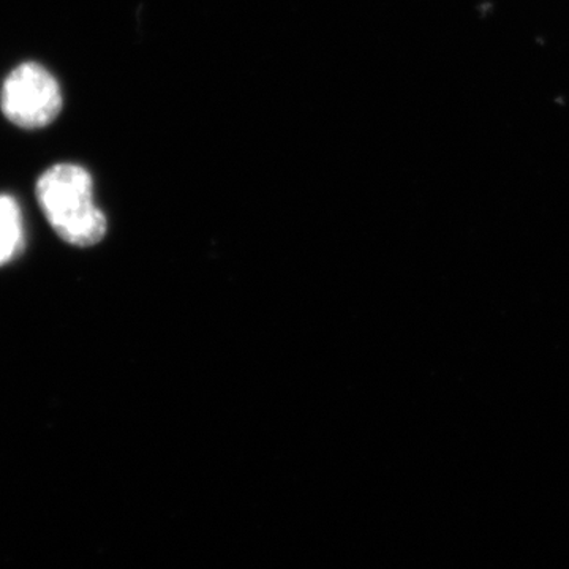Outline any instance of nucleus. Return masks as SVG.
<instances>
[{"label": "nucleus", "mask_w": 569, "mask_h": 569, "mask_svg": "<svg viewBox=\"0 0 569 569\" xmlns=\"http://www.w3.org/2000/svg\"><path fill=\"white\" fill-rule=\"evenodd\" d=\"M36 193L48 223L62 241L92 247L107 234V217L93 203L91 174L80 164L48 168L37 181Z\"/></svg>", "instance_id": "nucleus-1"}, {"label": "nucleus", "mask_w": 569, "mask_h": 569, "mask_svg": "<svg viewBox=\"0 0 569 569\" xmlns=\"http://www.w3.org/2000/svg\"><path fill=\"white\" fill-rule=\"evenodd\" d=\"M62 104L58 80L37 62H24L11 70L0 91L3 116L21 129L50 126L61 114Z\"/></svg>", "instance_id": "nucleus-2"}, {"label": "nucleus", "mask_w": 569, "mask_h": 569, "mask_svg": "<svg viewBox=\"0 0 569 569\" xmlns=\"http://www.w3.org/2000/svg\"><path fill=\"white\" fill-rule=\"evenodd\" d=\"M24 246V223L20 204L10 194H0V266L10 263Z\"/></svg>", "instance_id": "nucleus-3"}]
</instances>
